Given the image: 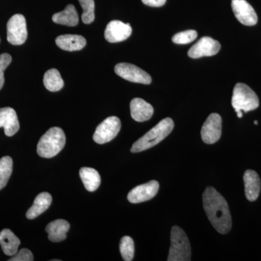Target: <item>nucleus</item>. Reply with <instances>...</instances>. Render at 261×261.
I'll use <instances>...</instances> for the list:
<instances>
[{"label": "nucleus", "instance_id": "nucleus-11", "mask_svg": "<svg viewBox=\"0 0 261 261\" xmlns=\"http://www.w3.org/2000/svg\"><path fill=\"white\" fill-rule=\"evenodd\" d=\"M231 8L235 17L243 25L252 27L257 23L256 13L246 0H232Z\"/></svg>", "mask_w": 261, "mask_h": 261}, {"label": "nucleus", "instance_id": "nucleus-9", "mask_svg": "<svg viewBox=\"0 0 261 261\" xmlns=\"http://www.w3.org/2000/svg\"><path fill=\"white\" fill-rule=\"evenodd\" d=\"M222 128V119L218 113H211L201 129L202 140L206 144L216 143L220 140Z\"/></svg>", "mask_w": 261, "mask_h": 261}, {"label": "nucleus", "instance_id": "nucleus-22", "mask_svg": "<svg viewBox=\"0 0 261 261\" xmlns=\"http://www.w3.org/2000/svg\"><path fill=\"white\" fill-rule=\"evenodd\" d=\"M80 175L82 181H83L84 187L89 192L95 191L100 185V176L94 168H82L80 169Z\"/></svg>", "mask_w": 261, "mask_h": 261}, {"label": "nucleus", "instance_id": "nucleus-27", "mask_svg": "<svg viewBox=\"0 0 261 261\" xmlns=\"http://www.w3.org/2000/svg\"><path fill=\"white\" fill-rule=\"evenodd\" d=\"M197 37V33L195 30H187L175 34L172 38L173 43L177 44H190Z\"/></svg>", "mask_w": 261, "mask_h": 261}, {"label": "nucleus", "instance_id": "nucleus-29", "mask_svg": "<svg viewBox=\"0 0 261 261\" xmlns=\"http://www.w3.org/2000/svg\"><path fill=\"white\" fill-rule=\"evenodd\" d=\"M10 261H32L34 260L32 252L28 249H22L13 255Z\"/></svg>", "mask_w": 261, "mask_h": 261}, {"label": "nucleus", "instance_id": "nucleus-6", "mask_svg": "<svg viewBox=\"0 0 261 261\" xmlns=\"http://www.w3.org/2000/svg\"><path fill=\"white\" fill-rule=\"evenodd\" d=\"M28 37L27 20L21 14L12 16L7 24V39L13 45H20L27 41Z\"/></svg>", "mask_w": 261, "mask_h": 261}, {"label": "nucleus", "instance_id": "nucleus-4", "mask_svg": "<svg viewBox=\"0 0 261 261\" xmlns=\"http://www.w3.org/2000/svg\"><path fill=\"white\" fill-rule=\"evenodd\" d=\"M191 245L186 233L179 226H173L168 260L190 261L191 260Z\"/></svg>", "mask_w": 261, "mask_h": 261}, {"label": "nucleus", "instance_id": "nucleus-20", "mask_svg": "<svg viewBox=\"0 0 261 261\" xmlns=\"http://www.w3.org/2000/svg\"><path fill=\"white\" fill-rule=\"evenodd\" d=\"M51 195L48 192H42L39 194L34 200V204L27 213V217L29 219H34L39 215L43 214L44 211L49 208L51 203Z\"/></svg>", "mask_w": 261, "mask_h": 261}, {"label": "nucleus", "instance_id": "nucleus-10", "mask_svg": "<svg viewBox=\"0 0 261 261\" xmlns=\"http://www.w3.org/2000/svg\"><path fill=\"white\" fill-rule=\"evenodd\" d=\"M221 49V44L217 40L209 37L201 38L195 44H194L190 50L188 56L193 59L202 58V57L214 56Z\"/></svg>", "mask_w": 261, "mask_h": 261}, {"label": "nucleus", "instance_id": "nucleus-26", "mask_svg": "<svg viewBox=\"0 0 261 261\" xmlns=\"http://www.w3.org/2000/svg\"><path fill=\"white\" fill-rule=\"evenodd\" d=\"M81 6L83 8V14L82 20L84 23L90 24L94 20V0H79Z\"/></svg>", "mask_w": 261, "mask_h": 261}, {"label": "nucleus", "instance_id": "nucleus-8", "mask_svg": "<svg viewBox=\"0 0 261 261\" xmlns=\"http://www.w3.org/2000/svg\"><path fill=\"white\" fill-rule=\"evenodd\" d=\"M115 73L134 83L150 84L152 82V78L147 72L130 63H118L115 66Z\"/></svg>", "mask_w": 261, "mask_h": 261}, {"label": "nucleus", "instance_id": "nucleus-15", "mask_svg": "<svg viewBox=\"0 0 261 261\" xmlns=\"http://www.w3.org/2000/svg\"><path fill=\"white\" fill-rule=\"evenodd\" d=\"M130 116L136 121H148L153 115L154 109L150 104L141 98H135L130 103Z\"/></svg>", "mask_w": 261, "mask_h": 261}, {"label": "nucleus", "instance_id": "nucleus-14", "mask_svg": "<svg viewBox=\"0 0 261 261\" xmlns=\"http://www.w3.org/2000/svg\"><path fill=\"white\" fill-rule=\"evenodd\" d=\"M4 128L5 135L12 137L18 132L20 124L13 108H0V128Z\"/></svg>", "mask_w": 261, "mask_h": 261}, {"label": "nucleus", "instance_id": "nucleus-13", "mask_svg": "<svg viewBox=\"0 0 261 261\" xmlns=\"http://www.w3.org/2000/svg\"><path fill=\"white\" fill-rule=\"evenodd\" d=\"M132 33L129 23L120 20H112L108 24L105 31V38L108 42L117 43L126 40Z\"/></svg>", "mask_w": 261, "mask_h": 261}, {"label": "nucleus", "instance_id": "nucleus-3", "mask_svg": "<svg viewBox=\"0 0 261 261\" xmlns=\"http://www.w3.org/2000/svg\"><path fill=\"white\" fill-rule=\"evenodd\" d=\"M64 132L59 127H53L41 137L37 145V153L44 159H51L63 149L65 145Z\"/></svg>", "mask_w": 261, "mask_h": 261}, {"label": "nucleus", "instance_id": "nucleus-32", "mask_svg": "<svg viewBox=\"0 0 261 261\" xmlns=\"http://www.w3.org/2000/svg\"><path fill=\"white\" fill-rule=\"evenodd\" d=\"M254 123H255V125H257V123H258V122H257V121H254Z\"/></svg>", "mask_w": 261, "mask_h": 261}, {"label": "nucleus", "instance_id": "nucleus-28", "mask_svg": "<svg viewBox=\"0 0 261 261\" xmlns=\"http://www.w3.org/2000/svg\"><path fill=\"white\" fill-rule=\"evenodd\" d=\"M12 62V57L8 53H3L0 56V90L5 84L4 72Z\"/></svg>", "mask_w": 261, "mask_h": 261}, {"label": "nucleus", "instance_id": "nucleus-19", "mask_svg": "<svg viewBox=\"0 0 261 261\" xmlns=\"http://www.w3.org/2000/svg\"><path fill=\"white\" fill-rule=\"evenodd\" d=\"M20 240L13 231L5 228L0 232V245L5 255L13 256L18 252Z\"/></svg>", "mask_w": 261, "mask_h": 261}, {"label": "nucleus", "instance_id": "nucleus-23", "mask_svg": "<svg viewBox=\"0 0 261 261\" xmlns=\"http://www.w3.org/2000/svg\"><path fill=\"white\" fill-rule=\"evenodd\" d=\"M44 85L47 90L50 92H58L64 87V82L61 73L55 68L48 70L44 75Z\"/></svg>", "mask_w": 261, "mask_h": 261}, {"label": "nucleus", "instance_id": "nucleus-24", "mask_svg": "<svg viewBox=\"0 0 261 261\" xmlns=\"http://www.w3.org/2000/svg\"><path fill=\"white\" fill-rule=\"evenodd\" d=\"M13 172V160L9 156L0 159V190L4 188L9 181Z\"/></svg>", "mask_w": 261, "mask_h": 261}, {"label": "nucleus", "instance_id": "nucleus-7", "mask_svg": "<svg viewBox=\"0 0 261 261\" xmlns=\"http://www.w3.org/2000/svg\"><path fill=\"white\" fill-rule=\"evenodd\" d=\"M121 128V121L118 117H108L96 128L93 140L99 145L107 143L116 138Z\"/></svg>", "mask_w": 261, "mask_h": 261}, {"label": "nucleus", "instance_id": "nucleus-12", "mask_svg": "<svg viewBox=\"0 0 261 261\" xmlns=\"http://www.w3.org/2000/svg\"><path fill=\"white\" fill-rule=\"evenodd\" d=\"M159 190V182L149 181L144 185H139L130 190L127 198L132 203H140L153 198L157 195Z\"/></svg>", "mask_w": 261, "mask_h": 261}, {"label": "nucleus", "instance_id": "nucleus-30", "mask_svg": "<svg viewBox=\"0 0 261 261\" xmlns=\"http://www.w3.org/2000/svg\"><path fill=\"white\" fill-rule=\"evenodd\" d=\"M142 2L147 6L159 8L166 4V0H142Z\"/></svg>", "mask_w": 261, "mask_h": 261}, {"label": "nucleus", "instance_id": "nucleus-25", "mask_svg": "<svg viewBox=\"0 0 261 261\" xmlns=\"http://www.w3.org/2000/svg\"><path fill=\"white\" fill-rule=\"evenodd\" d=\"M120 251L122 257L125 261L133 260L135 255V243L132 238L125 236L121 239L120 243Z\"/></svg>", "mask_w": 261, "mask_h": 261}, {"label": "nucleus", "instance_id": "nucleus-17", "mask_svg": "<svg viewBox=\"0 0 261 261\" xmlns=\"http://www.w3.org/2000/svg\"><path fill=\"white\" fill-rule=\"evenodd\" d=\"M56 44L58 47L65 51H79L83 49L87 44L85 38L80 35L65 34L57 37Z\"/></svg>", "mask_w": 261, "mask_h": 261}, {"label": "nucleus", "instance_id": "nucleus-1", "mask_svg": "<svg viewBox=\"0 0 261 261\" xmlns=\"http://www.w3.org/2000/svg\"><path fill=\"white\" fill-rule=\"evenodd\" d=\"M206 214L215 229L226 234L231 228V216L226 200L214 187H207L202 195Z\"/></svg>", "mask_w": 261, "mask_h": 261}, {"label": "nucleus", "instance_id": "nucleus-21", "mask_svg": "<svg viewBox=\"0 0 261 261\" xmlns=\"http://www.w3.org/2000/svg\"><path fill=\"white\" fill-rule=\"evenodd\" d=\"M53 21L61 25L75 27L79 23V15L73 5H68L63 11L53 15Z\"/></svg>", "mask_w": 261, "mask_h": 261}, {"label": "nucleus", "instance_id": "nucleus-2", "mask_svg": "<svg viewBox=\"0 0 261 261\" xmlns=\"http://www.w3.org/2000/svg\"><path fill=\"white\" fill-rule=\"evenodd\" d=\"M173 127L174 123L171 118H164L143 137H141L140 140H137L132 146L130 152L134 153L142 152L157 145L171 133Z\"/></svg>", "mask_w": 261, "mask_h": 261}, {"label": "nucleus", "instance_id": "nucleus-16", "mask_svg": "<svg viewBox=\"0 0 261 261\" xmlns=\"http://www.w3.org/2000/svg\"><path fill=\"white\" fill-rule=\"evenodd\" d=\"M243 178L247 200L251 202L256 200L260 192V179L258 174L252 170H247Z\"/></svg>", "mask_w": 261, "mask_h": 261}, {"label": "nucleus", "instance_id": "nucleus-18", "mask_svg": "<svg viewBox=\"0 0 261 261\" xmlns=\"http://www.w3.org/2000/svg\"><path fill=\"white\" fill-rule=\"evenodd\" d=\"M70 228L68 221L63 219L56 220L49 223L46 226V231L48 233V238L51 242L59 243L66 239L67 232Z\"/></svg>", "mask_w": 261, "mask_h": 261}, {"label": "nucleus", "instance_id": "nucleus-5", "mask_svg": "<svg viewBox=\"0 0 261 261\" xmlns=\"http://www.w3.org/2000/svg\"><path fill=\"white\" fill-rule=\"evenodd\" d=\"M231 105L236 113L240 111L247 113L258 108L259 99L257 94L248 86L238 83L233 88Z\"/></svg>", "mask_w": 261, "mask_h": 261}, {"label": "nucleus", "instance_id": "nucleus-31", "mask_svg": "<svg viewBox=\"0 0 261 261\" xmlns=\"http://www.w3.org/2000/svg\"><path fill=\"white\" fill-rule=\"evenodd\" d=\"M238 113V118H242L243 117V112H242V111H238V112H237Z\"/></svg>", "mask_w": 261, "mask_h": 261}]
</instances>
